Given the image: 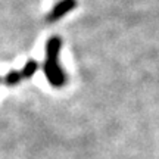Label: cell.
<instances>
[{
    "label": "cell",
    "instance_id": "6da1fadb",
    "mask_svg": "<svg viewBox=\"0 0 159 159\" xmlns=\"http://www.w3.org/2000/svg\"><path fill=\"white\" fill-rule=\"evenodd\" d=\"M62 41L59 37H52L46 44V63L44 74L49 80V83L55 87H62L65 84V74L59 65V52H61Z\"/></svg>",
    "mask_w": 159,
    "mask_h": 159
},
{
    "label": "cell",
    "instance_id": "7a4b0ae2",
    "mask_svg": "<svg viewBox=\"0 0 159 159\" xmlns=\"http://www.w3.org/2000/svg\"><path fill=\"white\" fill-rule=\"evenodd\" d=\"M37 68H39V63L34 62V61H30V62L27 63L22 69H19V71H12V72H9V74L6 75L5 84H7V85L18 84L21 80L30 78V77H31V75L37 71Z\"/></svg>",
    "mask_w": 159,
    "mask_h": 159
},
{
    "label": "cell",
    "instance_id": "3957f363",
    "mask_svg": "<svg viewBox=\"0 0 159 159\" xmlns=\"http://www.w3.org/2000/svg\"><path fill=\"white\" fill-rule=\"evenodd\" d=\"M74 6H75V0H63L62 3H59V5L49 13L47 21H49V22H55V21H57V19L62 18L66 12L71 11Z\"/></svg>",
    "mask_w": 159,
    "mask_h": 159
}]
</instances>
